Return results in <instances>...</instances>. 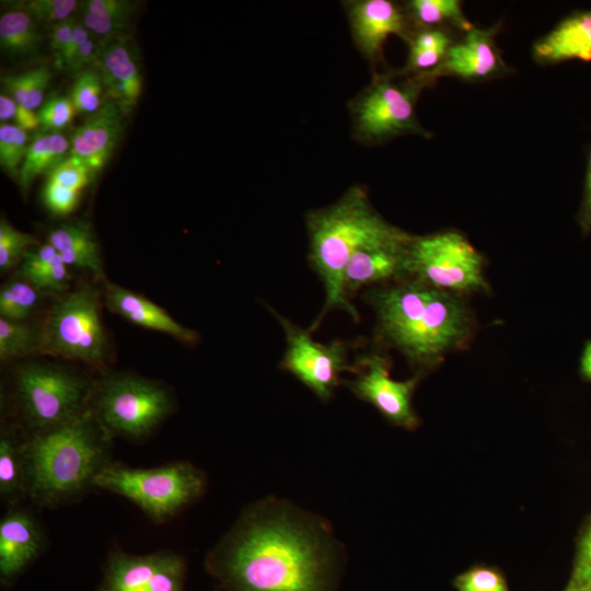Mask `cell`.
<instances>
[{
  "instance_id": "1",
  "label": "cell",
  "mask_w": 591,
  "mask_h": 591,
  "mask_svg": "<svg viewBox=\"0 0 591 591\" xmlns=\"http://www.w3.org/2000/svg\"><path fill=\"white\" fill-rule=\"evenodd\" d=\"M343 555L322 518L265 498L244 509L206 568L223 591H335Z\"/></svg>"
},
{
  "instance_id": "2",
  "label": "cell",
  "mask_w": 591,
  "mask_h": 591,
  "mask_svg": "<svg viewBox=\"0 0 591 591\" xmlns=\"http://www.w3.org/2000/svg\"><path fill=\"white\" fill-rule=\"evenodd\" d=\"M362 299L374 312V344L397 350L424 376L466 347L476 329L461 296L415 278L368 288Z\"/></svg>"
},
{
  "instance_id": "3",
  "label": "cell",
  "mask_w": 591,
  "mask_h": 591,
  "mask_svg": "<svg viewBox=\"0 0 591 591\" xmlns=\"http://www.w3.org/2000/svg\"><path fill=\"white\" fill-rule=\"evenodd\" d=\"M112 443L90 408L62 426L26 437L27 498L43 508L82 498L112 462Z\"/></svg>"
},
{
  "instance_id": "4",
  "label": "cell",
  "mask_w": 591,
  "mask_h": 591,
  "mask_svg": "<svg viewBox=\"0 0 591 591\" xmlns=\"http://www.w3.org/2000/svg\"><path fill=\"white\" fill-rule=\"evenodd\" d=\"M309 263L323 283L324 305L308 328L315 331L333 310L359 321L357 308L343 291V277L352 253L364 242L390 234L397 227L387 222L372 206L363 187L355 185L334 204L305 215Z\"/></svg>"
},
{
  "instance_id": "5",
  "label": "cell",
  "mask_w": 591,
  "mask_h": 591,
  "mask_svg": "<svg viewBox=\"0 0 591 591\" xmlns=\"http://www.w3.org/2000/svg\"><path fill=\"white\" fill-rule=\"evenodd\" d=\"M94 386L91 378L57 363L19 366L11 392L15 428L32 437L78 418L89 409Z\"/></svg>"
},
{
  "instance_id": "6",
  "label": "cell",
  "mask_w": 591,
  "mask_h": 591,
  "mask_svg": "<svg viewBox=\"0 0 591 591\" xmlns=\"http://www.w3.org/2000/svg\"><path fill=\"white\" fill-rule=\"evenodd\" d=\"M205 473L190 462L177 461L152 468L109 462L94 479V488L119 495L135 503L155 523H163L201 497Z\"/></svg>"
},
{
  "instance_id": "7",
  "label": "cell",
  "mask_w": 591,
  "mask_h": 591,
  "mask_svg": "<svg viewBox=\"0 0 591 591\" xmlns=\"http://www.w3.org/2000/svg\"><path fill=\"white\" fill-rule=\"evenodd\" d=\"M404 73V72H403ZM375 76L351 105L356 137L367 143H380L404 135H431L419 123L416 102L420 92L437 79L432 72Z\"/></svg>"
},
{
  "instance_id": "8",
  "label": "cell",
  "mask_w": 591,
  "mask_h": 591,
  "mask_svg": "<svg viewBox=\"0 0 591 591\" xmlns=\"http://www.w3.org/2000/svg\"><path fill=\"white\" fill-rule=\"evenodd\" d=\"M89 408L112 438L138 441L171 414L173 402L161 384L124 373L95 382Z\"/></svg>"
},
{
  "instance_id": "9",
  "label": "cell",
  "mask_w": 591,
  "mask_h": 591,
  "mask_svg": "<svg viewBox=\"0 0 591 591\" xmlns=\"http://www.w3.org/2000/svg\"><path fill=\"white\" fill-rule=\"evenodd\" d=\"M483 255L459 231L413 235L408 246L409 278L463 296L489 291Z\"/></svg>"
},
{
  "instance_id": "10",
  "label": "cell",
  "mask_w": 591,
  "mask_h": 591,
  "mask_svg": "<svg viewBox=\"0 0 591 591\" xmlns=\"http://www.w3.org/2000/svg\"><path fill=\"white\" fill-rule=\"evenodd\" d=\"M40 354L89 364L103 361L106 336L97 290L83 285L58 300L40 329Z\"/></svg>"
},
{
  "instance_id": "11",
  "label": "cell",
  "mask_w": 591,
  "mask_h": 591,
  "mask_svg": "<svg viewBox=\"0 0 591 591\" xmlns=\"http://www.w3.org/2000/svg\"><path fill=\"white\" fill-rule=\"evenodd\" d=\"M267 310L285 333L286 350L279 369L297 378L321 401H331L335 389L341 384V374L355 373L356 366L349 356L360 346L358 339L322 344L312 338L310 331L301 328L270 306Z\"/></svg>"
},
{
  "instance_id": "12",
  "label": "cell",
  "mask_w": 591,
  "mask_h": 591,
  "mask_svg": "<svg viewBox=\"0 0 591 591\" xmlns=\"http://www.w3.org/2000/svg\"><path fill=\"white\" fill-rule=\"evenodd\" d=\"M354 379H343L354 395L378 409L392 425L406 430H415L420 419L413 406L414 392L424 378L415 373L404 381L391 378L392 360L384 349L374 344L368 351L354 359Z\"/></svg>"
},
{
  "instance_id": "13",
  "label": "cell",
  "mask_w": 591,
  "mask_h": 591,
  "mask_svg": "<svg viewBox=\"0 0 591 591\" xmlns=\"http://www.w3.org/2000/svg\"><path fill=\"white\" fill-rule=\"evenodd\" d=\"M185 572L184 558L173 552L134 555L114 549L97 591H184Z\"/></svg>"
},
{
  "instance_id": "14",
  "label": "cell",
  "mask_w": 591,
  "mask_h": 591,
  "mask_svg": "<svg viewBox=\"0 0 591 591\" xmlns=\"http://www.w3.org/2000/svg\"><path fill=\"white\" fill-rule=\"evenodd\" d=\"M412 237V234L397 228L357 247L343 277L345 298L351 302L363 288L409 278L408 246Z\"/></svg>"
},
{
  "instance_id": "15",
  "label": "cell",
  "mask_w": 591,
  "mask_h": 591,
  "mask_svg": "<svg viewBox=\"0 0 591 591\" xmlns=\"http://www.w3.org/2000/svg\"><path fill=\"white\" fill-rule=\"evenodd\" d=\"M500 23L490 28L463 33L450 47L443 63L436 70L439 77L452 76L465 81H486L507 76L510 71L496 43Z\"/></svg>"
},
{
  "instance_id": "16",
  "label": "cell",
  "mask_w": 591,
  "mask_h": 591,
  "mask_svg": "<svg viewBox=\"0 0 591 591\" xmlns=\"http://www.w3.org/2000/svg\"><path fill=\"white\" fill-rule=\"evenodd\" d=\"M348 20L356 46L371 62L383 58L391 35L409 38L410 21L402 7L390 0H359L347 3Z\"/></svg>"
},
{
  "instance_id": "17",
  "label": "cell",
  "mask_w": 591,
  "mask_h": 591,
  "mask_svg": "<svg viewBox=\"0 0 591 591\" xmlns=\"http://www.w3.org/2000/svg\"><path fill=\"white\" fill-rule=\"evenodd\" d=\"M44 533L35 515L22 506L9 507L0 521V578H18L43 549Z\"/></svg>"
},
{
  "instance_id": "18",
  "label": "cell",
  "mask_w": 591,
  "mask_h": 591,
  "mask_svg": "<svg viewBox=\"0 0 591 591\" xmlns=\"http://www.w3.org/2000/svg\"><path fill=\"white\" fill-rule=\"evenodd\" d=\"M124 109L106 101L72 134L69 155L85 162L94 172L108 161L123 128Z\"/></svg>"
},
{
  "instance_id": "19",
  "label": "cell",
  "mask_w": 591,
  "mask_h": 591,
  "mask_svg": "<svg viewBox=\"0 0 591 591\" xmlns=\"http://www.w3.org/2000/svg\"><path fill=\"white\" fill-rule=\"evenodd\" d=\"M532 57L542 66L570 60L591 61V9L568 14L535 40Z\"/></svg>"
},
{
  "instance_id": "20",
  "label": "cell",
  "mask_w": 591,
  "mask_h": 591,
  "mask_svg": "<svg viewBox=\"0 0 591 591\" xmlns=\"http://www.w3.org/2000/svg\"><path fill=\"white\" fill-rule=\"evenodd\" d=\"M94 65L111 100L124 111L134 106L142 91V78L125 37L107 39L100 46Z\"/></svg>"
},
{
  "instance_id": "21",
  "label": "cell",
  "mask_w": 591,
  "mask_h": 591,
  "mask_svg": "<svg viewBox=\"0 0 591 591\" xmlns=\"http://www.w3.org/2000/svg\"><path fill=\"white\" fill-rule=\"evenodd\" d=\"M105 303L113 313L139 326L171 335L185 344L199 339L195 331L176 322L165 310L120 286L106 283Z\"/></svg>"
},
{
  "instance_id": "22",
  "label": "cell",
  "mask_w": 591,
  "mask_h": 591,
  "mask_svg": "<svg viewBox=\"0 0 591 591\" xmlns=\"http://www.w3.org/2000/svg\"><path fill=\"white\" fill-rule=\"evenodd\" d=\"M47 242L55 247L68 267L102 275L99 244L89 224L82 221L63 223L49 232Z\"/></svg>"
},
{
  "instance_id": "23",
  "label": "cell",
  "mask_w": 591,
  "mask_h": 591,
  "mask_svg": "<svg viewBox=\"0 0 591 591\" xmlns=\"http://www.w3.org/2000/svg\"><path fill=\"white\" fill-rule=\"evenodd\" d=\"M26 437L18 428H2L0 434V497L8 507L27 498L25 467Z\"/></svg>"
},
{
  "instance_id": "24",
  "label": "cell",
  "mask_w": 591,
  "mask_h": 591,
  "mask_svg": "<svg viewBox=\"0 0 591 591\" xmlns=\"http://www.w3.org/2000/svg\"><path fill=\"white\" fill-rule=\"evenodd\" d=\"M70 141L60 132H44L30 142L26 155L19 171V181L23 189L40 174H49L68 155Z\"/></svg>"
},
{
  "instance_id": "25",
  "label": "cell",
  "mask_w": 591,
  "mask_h": 591,
  "mask_svg": "<svg viewBox=\"0 0 591 591\" xmlns=\"http://www.w3.org/2000/svg\"><path fill=\"white\" fill-rule=\"evenodd\" d=\"M79 7L85 28L107 39L123 37L134 14L132 3L126 0H88Z\"/></svg>"
},
{
  "instance_id": "26",
  "label": "cell",
  "mask_w": 591,
  "mask_h": 591,
  "mask_svg": "<svg viewBox=\"0 0 591 591\" xmlns=\"http://www.w3.org/2000/svg\"><path fill=\"white\" fill-rule=\"evenodd\" d=\"M456 39L445 28H424L409 38L408 61L404 73L418 74L437 70Z\"/></svg>"
},
{
  "instance_id": "27",
  "label": "cell",
  "mask_w": 591,
  "mask_h": 591,
  "mask_svg": "<svg viewBox=\"0 0 591 591\" xmlns=\"http://www.w3.org/2000/svg\"><path fill=\"white\" fill-rule=\"evenodd\" d=\"M405 10L410 23L419 30L456 28L465 33L474 27L459 0H412Z\"/></svg>"
},
{
  "instance_id": "28",
  "label": "cell",
  "mask_w": 591,
  "mask_h": 591,
  "mask_svg": "<svg viewBox=\"0 0 591 591\" xmlns=\"http://www.w3.org/2000/svg\"><path fill=\"white\" fill-rule=\"evenodd\" d=\"M42 39L38 22L26 11L16 8L1 15L0 46L5 54L22 58L34 55Z\"/></svg>"
},
{
  "instance_id": "29",
  "label": "cell",
  "mask_w": 591,
  "mask_h": 591,
  "mask_svg": "<svg viewBox=\"0 0 591 591\" xmlns=\"http://www.w3.org/2000/svg\"><path fill=\"white\" fill-rule=\"evenodd\" d=\"M42 291L23 277L4 283L0 290V315L9 321H25L38 308Z\"/></svg>"
},
{
  "instance_id": "30",
  "label": "cell",
  "mask_w": 591,
  "mask_h": 591,
  "mask_svg": "<svg viewBox=\"0 0 591 591\" xmlns=\"http://www.w3.org/2000/svg\"><path fill=\"white\" fill-rule=\"evenodd\" d=\"M42 333L26 321L0 318V359L9 361L40 352Z\"/></svg>"
},
{
  "instance_id": "31",
  "label": "cell",
  "mask_w": 591,
  "mask_h": 591,
  "mask_svg": "<svg viewBox=\"0 0 591 591\" xmlns=\"http://www.w3.org/2000/svg\"><path fill=\"white\" fill-rule=\"evenodd\" d=\"M50 79V71L45 67H38L16 76L2 77L1 81L15 102L34 111L43 105Z\"/></svg>"
},
{
  "instance_id": "32",
  "label": "cell",
  "mask_w": 591,
  "mask_h": 591,
  "mask_svg": "<svg viewBox=\"0 0 591 591\" xmlns=\"http://www.w3.org/2000/svg\"><path fill=\"white\" fill-rule=\"evenodd\" d=\"M104 92L106 90L97 69H86L76 78L69 97L78 114L93 115L105 103Z\"/></svg>"
},
{
  "instance_id": "33",
  "label": "cell",
  "mask_w": 591,
  "mask_h": 591,
  "mask_svg": "<svg viewBox=\"0 0 591 591\" xmlns=\"http://www.w3.org/2000/svg\"><path fill=\"white\" fill-rule=\"evenodd\" d=\"M27 139L26 130L13 124H1L0 165L14 176H19V171L26 155L30 146Z\"/></svg>"
},
{
  "instance_id": "34",
  "label": "cell",
  "mask_w": 591,
  "mask_h": 591,
  "mask_svg": "<svg viewBox=\"0 0 591 591\" xmlns=\"http://www.w3.org/2000/svg\"><path fill=\"white\" fill-rule=\"evenodd\" d=\"M37 245V240L27 233L16 230L7 220L0 222V269H11L25 252Z\"/></svg>"
},
{
  "instance_id": "35",
  "label": "cell",
  "mask_w": 591,
  "mask_h": 591,
  "mask_svg": "<svg viewBox=\"0 0 591 591\" xmlns=\"http://www.w3.org/2000/svg\"><path fill=\"white\" fill-rule=\"evenodd\" d=\"M76 114L77 111L70 97L63 95L50 96L37 112L44 132H58L71 123Z\"/></svg>"
},
{
  "instance_id": "36",
  "label": "cell",
  "mask_w": 591,
  "mask_h": 591,
  "mask_svg": "<svg viewBox=\"0 0 591 591\" xmlns=\"http://www.w3.org/2000/svg\"><path fill=\"white\" fill-rule=\"evenodd\" d=\"M21 277L25 278L43 293L62 291L68 287L71 279L68 266L59 254L47 265Z\"/></svg>"
},
{
  "instance_id": "37",
  "label": "cell",
  "mask_w": 591,
  "mask_h": 591,
  "mask_svg": "<svg viewBox=\"0 0 591 591\" xmlns=\"http://www.w3.org/2000/svg\"><path fill=\"white\" fill-rule=\"evenodd\" d=\"M94 173L85 162L68 155L48 174L47 181L80 192L91 182Z\"/></svg>"
},
{
  "instance_id": "38",
  "label": "cell",
  "mask_w": 591,
  "mask_h": 591,
  "mask_svg": "<svg viewBox=\"0 0 591 591\" xmlns=\"http://www.w3.org/2000/svg\"><path fill=\"white\" fill-rule=\"evenodd\" d=\"M76 0H30L16 8L26 11L37 22L53 23V25L70 19L71 13L79 5Z\"/></svg>"
},
{
  "instance_id": "39",
  "label": "cell",
  "mask_w": 591,
  "mask_h": 591,
  "mask_svg": "<svg viewBox=\"0 0 591 591\" xmlns=\"http://www.w3.org/2000/svg\"><path fill=\"white\" fill-rule=\"evenodd\" d=\"M459 591H508L503 577L488 567L472 568L455 580Z\"/></svg>"
},
{
  "instance_id": "40",
  "label": "cell",
  "mask_w": 591,
  "mask_h": 591,
  "mask_svg": "<svg viewBox=\"0 0 591 591\" xmlns=\"http://www.w3.org/2000/svg\"><path fill=\"white\" fill-rule=\"evenodd\" d=\"M79 196V190L63 187L50 181H46L43 189L45 206L58 216H66L73 211L78 205Z\"/></svg>"
},
{
  "instance_id": "41",
  "label": "cell",
  "mask_w": 591,
  "mask_h": 591,
  "mask_svg": "<svg viewBox=\"0 0 591 591\" xmlns=\"http://www.w3.org/2000/svg\"><path fill=\"white\" fill-rule=\"evenodd\" d=\"M0 120H13V125L26 131L40 127L37 113L25 108L3 93L0 94Z\"/></svg>"
},
{
  "instance_id": "42",
  "label": "cell",
  "mask_w": 591,
  "mask_h": 591,
  "mask_svg": "<svg viewBox=\"0 0 591 591\" xmlns=\"http://www.w3.org/2000/svg\"><path fill=\"white\" fill-rule=\"evenodd\" d=\"M76 21L70 18L53 25L50 31V48L55 56L56 67L61 61L73 34Z\"/></svg>"
},
{
  "instance_id": "43",
  "label": "cell",
  "mask_w": 591,
  "mask_h": 591,
  "mask_svg": "<svg viewBox=\"0 0 591 591\" xmlns=\"http://www.w3.org/2000/svg\"><path fill=\"white\" fill-rule=\"evenodd\" d=\"M589 575H591V522L580 536L571 580H578Z\"/></svg>"
},
{
  "instance_id": "44",
  "label": "cell",
  "mask_w": 591,
  "mask_h": 591,
  "mask_svg": "<svg viewBox=\"0 0 591 591\" xmlns=\"http://www.w3.org/2000/svg\"><path fill=\"white\" fill-rule=\"evenodd\" d=\"M577 221L583 234L591 232V144L588 150L583 195Z\"/></svg>"
},
{
  "instance_id": "45",
  "label": "cell",
  "mask_w": 591,
  "mask_h": 591,
  "mask_svg": "<svg viewBox=\"0 0 591 591\" xmlns=\"http://www.w3.org/2000/svg\"><path fill=\"white\" fill-rule=\"evenodd\" d=\"M89 38H90V34H89V31L85 28V26L83 24L76 22L71 42L61 61L59 62L58 68L67 70L70 62L77 55V53L80 50V48L84 45V43Z\"/></svg>"
},
{
  "instance_id": "46",
  "label": "cell",
  "mask_w": 591,
  "mask_h": 591,
  "mask_svg": "<svg viewBox=\"0 0 591 591\" xmlns=\"http://www.w3.org/2000/svg\"><path fill=\"white\" fill-rule=\"evenodd\" d=\"M99 48L100 46H97L95 42L90 37L77 53L67 70L79 71L82 70L85 65H89L91 62L94 63L99 53Z\"/></svg>"
},
{
  "instance_id": "47",
  "label": "cell",
  "mask_w": 591,
  "mask_h": 591,
  "mask_svg": "<svg viewBox=\"0 0 591 591\" xmlns=\"http://www.w3.org/2000/svg\"><path fill=\"white\" fill-rule=\"evenodd\" d=\"M579 372L584 381L591 382V339L587 340L583 346Z\"/></svg>"
},
{
  "instance_id": "48",
  "label": "cell",
  "mask_w": 591,
  "mask_h": 591,
  "mask_svg": "<svg viewBox=\"0 0 591 591\" xmlns=\"http://www.w3.org/2000/svg\"><path fill=\"white\" fill-rule=\"evenodd\" d=\"M569 584L578 587L584 591H591V575L578 580H570Z\"/></svg>"
},
{
  "instance_id": "49",
  "label": "cell",
  "mask_w": 591,
  "mask_h": 591,
  "mask_svg": "<svg viewBox=\"0 0 591 591\" xmlns=\"http://www.w3.org/2000/svg\"><path fill=\"white\" fill-rule=\"evenodd\" d=\"M566 591H584L578 587H575V586H571L569 584L568 588L566 589Z\"/></svg>"
}]
</instances>
